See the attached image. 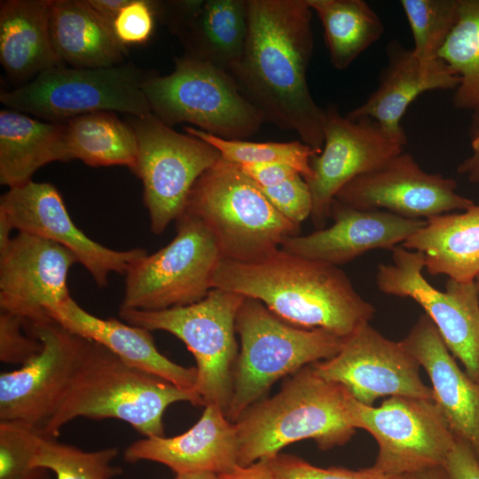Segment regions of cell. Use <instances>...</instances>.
<instances>
[{"mask_svg":"<svg viewBox=\"0 0 479 479\" xmlns=\"http://www.w3.org/2000/svg\"><path fill=\"white\" fill-rule=\"evenodd\" d=\"M329 227L281 243L283 250L339 266L373 249H390L402 245L425 225L426 220L409 219L382 209L353 208L334 200Z\"/></svg>","mask_w":479,"mask_h":479,"instance_id":"20","label":"cell"},{"mask_svg":"<svg viewBox=\"0 0 479 479\" xmlns=\"http://www.w3.org/2000/svg\"><path fill=\"white\" fill-rule=\"evenodd\" d=\"M24 328L43 347L19 369L0 374V421H19L42 430L93 342L52 318L26 321Z\"/></svg>","mask_w":479,"mask_h":479,"instance_id":"13","label":"cell"},{"mask_svg":"<svg viewBox=\"0 0 479 479\" xmlns=\"http://www.w3.org/2000/svg\"><path fill=\"white\" fill-rule=\"evenodd\" d=\"M391 251L392 263L378 266V289L386 294L411 298L420 305L452 356L479 383V299L475 283L448 279L444 291L438 290L422 274V253L402 245Z\"/></svg>","mask_w":479,"mask_h":479,"instance_id":"14","label":"cell"},{"mask_svg":"<svg viewBox=\"0 0 479 479\" xmlns=\"http://www.w3.org/2000/svg\"><path fill=\"white\" fill-rule=\"evenodd\" d=\"M212 287L262 302L287 323L342 339L373 318L375 308L339 266L279 248L255 263L221 259Z\"/></svg>","mask_w":479,"mask_h":479,"instance_id":"2","label":"cell"},{"mask_svg":"<svg viewBox=\"0 0 479 479\" xmlns=\"http://www.w3.org/2000/svg\"><path fill=\"white\" fill-rule=\"evenodd\" d=\"M240 337L232 395L226 417L232 422L263 399L279 379L335 356L343 339L323 329L292 326L262 302L245 297L236 317Z\"/></svg>","mask_w":479,"mask_h":479,"instance_id":"6","label":"cell"},{"mask_svg":"<svg viewBox=\"0 0 479 479\" xmlns=\"http://www.w3.org/2000/svg\"><path fill=\"white\" fill-rule=\"evenodd\" d=\"M404 151L370 118L350 119L334 106L326 109L324 145L310 160L312 175L304 179L312 198L310 219L326 227L336 194L357 177L370 172Z\"/></svg>","mask_w":479,"mask_h":479,"instance_id":"16","label":"cell"},{"mask_svg":"<svg viewBox=\"0 0 479 479\" xmlns=\"http://www.w3.org/2000/svg\"><path fill=\"white\" fill-rule=\"evenodd\" d=\"M130 0H87L88 4L112 26L119 12Z\"/></svg>","mask_w":479,"mask_h":479,"instance_id":"45","label":"cell"},{"mask_svg":"<svg viewBox=\"0 0 479 479\" xmlns=\"http://www.w3.org/2000/svg\"><path fill=\"white\" fill-rule=\"evenodd\" d=\"M142 89L153 114L169 127L186 122L224 139L245 140L265 122L230 73L185 54L175 59L170 74L145 77Z\"/></svg>","mask_w":479,"mask_h":479,"instance_id":"7","label":"cell"},{"mask_svg":"<svg viewBox=\"0 0 479 479\" xmlns=\"http://www.w3.org/2000/svg\"><path fill=\"white\" fill-rule=\"evenodd\" d=\"M118 454L115 447L85 452L59 443L41 431L34 463L53 472L56 479H113L122 472L120 467L112 465Z\"/></svg>","mask_w":479,"mask_h":479,"instance_id":"33","label":"cell"},{"mask_svg":"<svg viewBox=\"0 0 479 479\" xmlns=\"http://www.w3.org/2000/svg\"><path fill=\"white\" fill-rule=\"evenodd\" d=\"M49 27L55 54L63 65L109 67L122 65L127 55L113 26L87 0H51Z\"/></svg>","mask_w":479,"mask_h":479,"instance_id":"26","label":"cell"},{"mask_svg":"<svg viewBox=\"0 0 479 479\" xmlns=\"http://www.w3.org/2000/svg\"><path fill=\"white\" fill-rule=\"evenodd\" d=\"M155 12L178 36L185 55L228 73L240 60L247 35V0L155 2Z\"/></svg>","mask_w":479,"mask_h":479,"instance_id":"21","label":"cell"},{"mask_svg":"<svg viewBox=\"0 0 479 479\" xmlns=\"http://www.w3.org/2000/svg\"><path fill=\"white\" fill-rule=\"evenodd\" d=\"M53 161H69L65 122H43L12 110L0 111V183L9 189L31 181Z\"/></svg>","mask_w":479,"mask_h":479,"instance_id":"29","label":"cell"},{"mask_svg":"<svg viewBox=\"0 0 479 479\" xmlns=\"http://www.w3.org/2000/svg\"><path fill=\"white\" fill-rule=\"evenodd\" d=\"M185 213L208 228L223 259L238 263L269 256L301 230L271 205L239 165L222 157L194 184Z\"/></svg>","mask_w":479,"mask_h":479,"instance_id":"5","label":"cell"},{"mask_svg":"<svg viewBox=\"0 0 479 479\" xmlns=\"http://www.w3.org/2000/svg\"><path fill=\"white\" fill-rule=\"evenodd\" d=\"M349 395L312 365L292 374L275 396L255 403L234 422L239 466L271 459L306 439L322 451L346 444L357 430L348 413Z\"/></svg>","mask_w":479,"mask_h":479,"instance_id":"3","label":"cell"},{"mask_svg":"<svg viewBox=\"0 0 479 479\" xmlns=\"http://www.w3.org/2000/svg\"><path fill=\"white\" fill-rule=\"evenodd\" d=\"M77 263L66 247L43 237L18 232L0 254V309L39 322L71 297L67 278Z\"/></svg>","mask_w":479,"mask_h":479,"instance_id":"19","label":"cell"},{"mask_svg":"<svg viewBox=\"0 0 479 479\" xmlns=\"http://www.w3.org/2000/svg\"><path fill=\"white\" fill-rule=\"evenodd\" d=\"M443 467L448 479H479V460L465 441L457 438Z\"/></svg>","mask_w":479,"mask_h":479,"instance_id":"41","label":"cell"},{"mask_svg":"<svg viewBox=\"0 0 479 479\" xmlns=\"http://www.w3.org/2000/svg\"><path fill=\"white\" fill-rule=\"evenodd\" d=\"M129 123L138 148L134 173L143 183L151 231L161 234L185 213L194 184L221 154L205 141L177 132L153 113L131 116Z\"/></svg>","mask_w":479,"mask_h":479,"instance_id":"12","label":"cell"},{"mask_svg":"<svg viewBox=\"0 0 479 479\" xmlns=\"http://www.w3.org/2000/svg\"><path fill=\"white\" fill-rule=\"evenodd\" d=\"M414 46L422 60L436 59L458 19L459 0H401Z\"/></svg>","mask_w":479,"mask_h":479,"instance_id":"35","label":"cell"},{"mask_svg":"<svg viewBox=\"0 0 479 479\" xmlns=\"http://www.w3.org/2000/svg\"><path fill=\"white\" fill-rule=\"evenodd\" d=\"M388 62L382 69L377 89L347 116L356 120L370 118L404 146L407 139L400 122L408 106L420 94L429 90H455L459 77L439 58L422 60L397 40L388 43Z\"/></svg>","mask_w":479,"mask_h":479,"instance_id":"24","label":"cell"},{"mask_svg":"<svg viewBox=\"0 0 479 479\" xmlns=\"http://www.w3.org/2000/svg\"><path fill=\"white\" fill-rule=\"evenodd\" d=\"M217 479H278L270 459H260L247 467H237L232 471L217 475Z\"/></svg>","mask_w":479,"mask_h":479,"instance_id":"44","label":"cell"},{"mask_svg":"<svg viewBox=\"0 0 479 479\" xmlns=\"http://www.w3.org/2000/svg\"><path fill=\"white\" fill-rule=\"evenodd\" d=\"M145 75L131 65L81 68L58 65L18 88L2 91L9 109L51 122L95 112H121L130 116L151 114L143 92Z\"/></svg>","mask_w":479,"mask_h":479,"instance_id":"9","label":"cell"},{"mask_svg":"<svg viewBox=\"0 0 479 479\" xmlns=\"http://www.w3.org/2000/svg\"><path fill=\"white\" fill-rule=\"evenodd\" d=\"M474 283H475L477 294H478V299H479V275L475 278V279L474 280Z\"/></svg>","mask_w":479,"mask_h":479,"instance_id":"49","label":"cell"},{"mask_svg":"<svg viewBox=\"0 0 479 479\" xmlns=\"http://www.w3.org/2000/svg\"><path fill=\"white\" fill-rule=\"evenodd\" d=\"M471 153L457 168L470 183L479 186V115L473 116L470 134Z\"/></svg>","mask_w":479,"mask_h":479,"instance_id":"43","label":"cell"},{"mask_svg":"<svg viewBox=\"0 0 479 479\" xmlns=\"http://www.w3.org/2000/svg\"><path fill=\"white\" fill-rule=\"evenodd\" d=\"M244 296L212 288L201 301L162 310L120 309L119 316L132 326L170 333L181 340L196 361L195 392L203 405L216 404L226 413L232 395L239 356L235 322Z\"/></svg>","mask_w":479,"mask_h":479,"instance_id":"8","label":"cell"},{"mask_svg":"<svg viewBox=\"0 0 479 479\" xmlns=\"http://www.w3.org/2000/svg\"><path fill=\"white\" fill-rule=\"evenodd\" d=\"M0 209L19 232L43 237L68 249L100 287L109 274H125L130 265L146 255L143 248L114 250L89 238L72 221L61 194L50 183L32 180L10 188L0 198Z\"/></svg>","mask_w":479,"mask_h":479,"instance_id":"18","label":"cell"},{"mask_svg":"<svg viewBox=\"0 0 479 479\" xmlns=\"http://www.w3.org/2000/svg\"><path fill=\"white\" fill-rule=\"evenodd\" d=\"M247 12L244 51L231 75L265 122L294 131L319 153L326 109L315 102L307 82L312 10L306 0H247Z\"/></svg>","mask_w":479,"mask_h":479,"instance_id":"1","label":"cell"},{"mask_svg":"<svg viewBox=\"0 0 479 479\" xmlns=\"http://www.w3.org/2000/svg\"><path fill=\"white\" fill-rule=\"evenodd\" d=\"M48 315L71 333L106 348L125 364L180 389L195 391L196 367L182 366L163 356L149 330L116 318L94 316L72 297Z\"/></svg>","mask_w":479,"mask_h":479,"instance_id":"25","label":"cell"},{"mask_svg":"<svg viewBox=\"0 0 479 479\" xmlns=\"http://www.w3.org/2000/svg\"><path fill=\"white\" fill-rule=\"evenodd\" d=\"M175 479H217V475L211 472H192L177 474Z\"/></svg>","mask_w":479,"mask_h":479,"instance_id":"48","label":"cell"},{"mask_svg":"<svg viewBox=\"0 0 479 479\" xmlns=\"http://www.w3.org/2000/svg\"><path fill=\"white\" fill-rule=\"evenodd\" d=\"M41 430L19 421H0V479H51L34 463Z\"/></svg>","mask_w":479,"mask_h":479,"instance_id":"36","label":"cell"},{"mask_svg":"<svg viewBox=\"0 0 479 479\" xmlns=\"http://www.w3.org/2000/svg\"><path fill=\"white\" fill-rule=\"evenodd\" d=\"M437 58L459 77L453 106L479 115V0H459L457 21Z\"/></svg>","mask_w":479,"mask_h":479,"instance_id":"32","label":"cell"},{"mask_svg":"<svg viewBox=\"0 0 479 479\" xmlns=\"http://www.w3.org/2000/svg\"><path fill=\"white\" fill-rule=\"evenodd\" d=\"M154 1L130 0L116 16L113 29L125 47L145 43L154 27Z\"/></svg>","mask_w":479,"mask_h":479,"instance_id":"40","label":"cell"},{"mask_svg":"<svg viewBox=\"0 0 479 479\" xmlns=\"http://www.w3.org/2000/svg\"><path fill=\"white\" fill-rule=\"evenodd\" d=\"M239 444L235 425L216 404H207L200 420L186 432L173 437L152 436L137 440L123 453L128 463L141 460L161 463L176 475L233 470Z\"/></svg>","mask_w":479,"mask_h":479,"instance_id":"23","label":"cell"},{"mask_svg":"<svg viewBox=\"0 0 479 479\" xmlns=\"http://www.w3.org/2000/svg\"><path fill=\"white\" fill-rule=\"evenodd\" d=\"M278 479H414L413 475H391L373 466L349 469L342 467H321L291 454H281L270 459Z\"/></svg>","mask_w":479,"mask_h":479,"instance_id":"37","label":"cell"},{"mask_svg":"<svg viewBox=\"0 0 479 479\" xmlns=\"http://www.w3.org/2000/svg\"><path fill=\"white\" fill-rule=\"evenodd\" d=\"M402 246L422 253L431 275L474 282L479 275V205L426 220Z\"/></svg>","mask_w":479,"mask_h":479,"instance_id":"28","label":"cell"},{"mask_svg":"<svg viewBox=\"0 0 479 479\" xmlns=\"http://www.w3.org/2000/svg\"><path fill=\"white\" fill-rule=\"evenodd\" d=\"M414 479H448L443 467L433 468L413 475Z\"/></svg>","mask_w":479,"mask_h":479,"instance_id":"47","label":"cell"},{"mask_svg":"<svg viewBox=\"0 0 479 479\" xmlns=\"http://www.w3.org/2000/svg\"><path fill=\"white\" fill-rule=\"evenodd\" d=\"M51 0H4L0 4V62L10 80L28 82L46 69L63 65L51 39Z\"/></svg>","mask_w":479,"mask_h":479,"instance_id":"27","label":"cell"},{"mask_svg":"<svg viewBox=\"0 0 479 479\" xmlns=\"http://www.w3.org/2000/svg\"><path fill=\"white\" fill-rule=\"evenodd\" d=\"M400 342L427 373L433 402L454 436L468 444L479 460V383L459 366L426 314Z\"/></svg>","mask_w":479,"mask_h":479,"instance_id":"22","label":"cell"},{"mask_svg":"<svg viewBox=\"0 0 479 479\" xmlns=\"http://www.w3.org/2000/svg\"><path fill=\"white\" fill-rule=\"evenodd\" d=\"M26 320L21 317L0 313V361L5 364L24 365L42 349V342L25 330Z\"/></svg>","mask_w":479,"mask_h":479,"instance_id":"38","label":"cell"},{"mask_svg":"<svg viewBox=\"0 0 479 479\" xmlns=\"http://www.w3.org/2000/svg\"><path fill=\"white\" fill-rule=\"evenodd\" d=\"M352 426L370 433L378 444L375 468L415 475L444 466L456 436L433 400L389 397L379 406L365 405L349 394Z\"/></svg>","mask_w":479,"mask_h":479,"instance_id":"11","label":"cell"},{"mask_svg":"<svg viewBox=\"0 0 479 479\" xmlns=\"http://www.w3.org/2000/svg\"><path fill=\"white\" fill-rule=\"evenodd\" d=\"M312 365L321 377L342 385L365 405L386 397L433 400L416 358L400 341L389 340L369 323L344 338L335 356Z\"/></svg>","mask_w":479,"mask_h":479,"instance_id":"15","label":"cell"},{"mask_svg":"<svg viewBox=\"0 0 479 479\" xmlns=\"http://www.w3.org/2000/svg\"><path fill=\"white\" fill-rule=\"evenodd\" d=\"M318 16L333 66L351 63L384 33L381 18L364 0H306Z\"/></svg>","mask_w":479,"mask_h":479,"instance_id":"31","label":"cell"},{"mask_svg":"<svg viewBox=\"0 0 479 479\" xmlns=\"http://www.w3.org/2000/svg\"><path fill=\"white\" fill-rule=\"evenodd\" d=\"M65 124L68 161L80 160L91 167L126 166L135 171L136 133L113 112L79 115Z\"/></svg>","mask_w":479,"mask_h":479,"instance_id":"30","label":"cell"},{"mask_svg":"<svg viewBox=\"0 0 479 479\" xmlns=\"http://www.w3.org/2000/svg\"><path fill=\"white\" fill-rule=\"evenodd\" d=\"M271 205L287 219L301 225L312 211V198L308 184L297 175L279 185L260 187Z\"/></svg>","mask_w":479,"mask_h":479,"instance_id":"39","label":"cell"},{"mask_svg":"<svg viewBox=\"0 0 479 479\" xmlns=\"http://www.w3.org/2000/svg\"><path fill=\"white\" fill-rule=\"evenodd\" d=\"M180 401L203 405L195 391L136 369L93 342L58 408L41 431L56 438L67 423L84 417L116 419L145 437L164 436L163 413L168 406Z\"/></svg>","mask_w":479,"mask_h":479,"instance_id":"4","label":"cell"},{"mask_svg":"<svg viewBox=\"0 0 479 479\" xmlns=\"http://www.w3.org/2000/svg\"><path fill=\"white\" fill-rule=\"evenodd\" d=\"M239 166L246 176L262 188L279 185L301 175L293 167L277 162H249Z\"/></svg>","mask_w":479,"mask_h":479,"instance_id":"42","label":"cell"},{"mask_svg":"<svg viewBox=\"0 0 479 479\" xmlns=\"http://www.w3.org/2000/svg\"><path fill=\"white\" fill-rule=\"evenodd\" d=\"M456 189L454 179L425 171L412 154L403 151L352 179L335 200L357 208L382 209L409 219L428 220L475 204Z\"/></svg>","mask_w":479,"mask_h":479,"instance_id":"17","label":"cell"},{"mask_svg":"<svg viewBox=\"0 0 479 479\" xmlns=\"http://www.w3.org/2000/svg\"><path fill=\"white\" fill-rule=\"evenodd\" d=\"M185 130L187 134L211 145L223 159L237 165L249 162H277L293 167L304 179L310 178L312 175L310 160L317 153L301 140L252 142L224 139L191 126H185Z\"/></svg>","mask_w":479,"mask_h":479,"instance_id":"34","label":"cell"},{"mask_svg":"<svg viewBox=\"0 0 479 479\" xmlns=\"http://www.w3.org/2000/svg\"><path fill=\"white\" fill-rule=\"evenodd\" d=\"M221 259L208 228L184 213L168 245L130 265L120 309L154 311L198 302L213 288L212 278Z\"/></svg>","mask_w":479,"mask_h":479,"instance_id":"10","label":"cell"},{"mask_svg":"<svg viewBox=\"0 0 479 479\" xmlns=\"http://www.w3.org/2000/svg\"><path fill=\"white\" fill-rule=\"evenodd\" d=\"M12 230L14 228L7 215L0 209V254L4 253L11 244Z\"/></svg>","mask_w":479,"mask_h":479,"instance_id":"46","label":"cell"}]
</instances>
